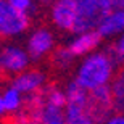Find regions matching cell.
<instances>
[{
    "label": "cell",
    "instance_id": "obj_10",
    "mask_svg": "<svg viewBox=\"0 0 124 124\" xmlns=\"http://www.w3.org/2000/svg\"><path fill=\"white\" fill-rule=\"evenodd\" d=\"M95 31L101 39L124 34V8L101 15L98 23H97Z\"/></svg>",
    "mask_w": 124,
    "mask_h": 124
},
{
    "label": "cell",
    "instance_id": "obj_2",
    "mask_svg": "<svg viewBox=\"0 0 124 124\" xmlns=\"http://www.w3.org/2000/svg\"><path fill=\"white\" fill-rule=\"evenodd\" d=\"M31 16L11 8L5 0H0V37L11 39L18 37L29 29Z\"/></svg>",
    "mask_w": 124,
    "mask_h": 124
},
{
    "label": "cell",
    "instance_id": "obj_8",
    "mask_svg": "<svg viewBox=\"0 0 124 124\" xmlns=\"http://www.w3.org/2000/svg\"><path fill=\"white\" fill-rule=\"evenodd\" d=\"M45 74L39 69H26L23 73L16 74L11 79V87H15L21 95H31V93L40 92L45 87Z\"/></svg>",
    "mask_w": 124,
    "mask_h": 124
},
{
    "label": "cell",
    "instance_id": "obj_5",
    "mask_svg": "<svg viewBox=\"0 0 124 124\" xmlns=\"http://www.w3.org/2000/svg\"><path fill=\"white\" fill-rule=\"evenodd\" d=\"M78 13V23L74 34L93 31L101 16V10L98 0H73Z\"/></svg>",
    "mask_w": 124,
    "mask_h": 124
},
{
    "label": "cell",
    "instance_id": "obj_13",
    "mask_svg": "<svg viewBox=\"0 0 124 124\" xmlns=\"http://www.w3.org/2000/svg\"><path fill=\"white\" fill-rule=\"evenodd\" d=\"M0 95H2L3 106H5V110H7V113L15 115V113H18V111L23 108V105H24V95H21V93H19L15 87H11V85L7 87L3 92L0 93Z\"/></svg>",
    "mask_w": 124,
    "mask_h": 124
},
{
    "label": "cell",
    "instance_id": "obj_7",
    "mask_svg": "<svg viewBox=\"0 0 124 124\" xmlns=\"http://www.w3.org/2000/svg\"><path fill=\"white\" fill-rule=\"evenodd\" d=\"M89 113L93 118L95 124H103L106 118L113 115V100L108 85L100 89H95L92 92H89V103H87Z\"/></svg>",
    "mask_w": 124,
    "mask_h": 124
},
{
    "label": "cell",
    "instance_id": "obj_9",
    "mask_svg": "<svg viewBox=\"0 0 124 124\" xmlns=\"http://www.w3.org/2000/svg\"><path fill=\"white\" fill-rule=\"evenodd\" d=\"M100 42H101V37L98 36L97 31L93 29V31L76 34L74 39L66 45V48H68V52L74 56V58H76V56H82L84 58V56L93 53V52L98 48Z\"/></svg>",
    "mask_w": 124,
    "mask_h": 124
},
{
    "label": "cell",
    "instance_id": "obj_16",
    "mask_svg": "<svg viewBox=\"0 0 124 124\" xmlns=\"http://www.w3.org/2000/svg\"><path fill=\"white\" fill-rule=\"evenodd\" d=\"M74 56L68 52L66 47H61V48H56L55 53H53V63L58 68H69V64L73 63Z\"/></svg>",
    "mask_w": 124,
    "mask_h": 124
},
{
    "label": "cell",
    "instance_id": "obj_6",
    "mask_svg": "<svg viewBox=\"0 0 124 124\" xmlns=\"http://www.w3.org/2000/svg\"><path fill=\"white\" fill-rule=\"evenodd\" d=\"M50 19L55 24V28L64 32L76 31V23H78V13L73 0H55L50 5Z\"/></svg>",
    "mask_w": 124,
    "mask_h": 124
},
{
    "label": "cell",
    "instance_id": "obj_21",
    "mask_svg": "<svg viewBox=\"0 0 124 124\" xmlns=\"http://www.w3.org/2000/svg\"><path fill=\"white\" fill-rule=\"evenodd\" d=\"M5 115H7V110H5V106H3V100H2V95H0V118H3Z\"/></svg>",
    "mask_w": 124,
    "mask_h": 124
},
{
    "label": "cell",
    "instance_id": "obj_14",
    "mask_svg": "<svg viewBox=\"0 0 124 124\" xmlns=\"http://www.w3.org/2000/svg\"><path fill=\"white\" fill-rule=\"evenodd\" d=\"M39 124H66L63 110H56V108L44 106Z\"/></svg>",
    "mask_w": 124,
    "mask_h": 124
},
{
    "label": "cell",
    "instance_id": "obj_19",
    "mask_svg": "<svg viewBox=\"0 0 124 124\" xmlns=\"http://www.w3.org/2000/svg\"><path fill=\"white\" fill-rule=\"evenodd\" d=\"M103 124H124V113H113L103 121Z\"/></svg>",
    "mask_w": 124,
    "mask_h": 124
},
{
    "label": "cell",
    "instance_id": "obj_15",
    "mask_svg": "<svg viewBox=\"0 0 124 124\" xmlns=\"http://www.w3.org/2000/svg\"><path fill=\"white\" fill-rule=\"evenodd\" d=\"M110 58L113 60L115 64H119V63H124V34L118 36V39L115 40L113 47L110 48Z\"/></svg>",
    "mask_w": 124,
    "mask_h": 124
},
{
    "label": "cell",
    "instance_id": "obj_17",
    "mask_svg": "<svg viewBox=\"0 0 124 124\" xmlns=\"http://www.w3.org/2000/svg\"><path fill=\"white\" fill-rule=\"evenodd\" d=\"M5 2L16 11H21V13H26V15H31L36 10L34 0H5Z\"/></svg>",
    "mask_w": 124,
    "mask_h": 124
},
{
    "label": "cell",
    "instance_id": "obj_12",
    "mask_svg": "<svg viewBox=\"0 0 124 124\" xmlns=\"http://www.w3.org/2000/svg\"><path fill=\"white\" fill-rule=\"evenodd\" d=\"M42 98H44V106L64 110L66 95H64L63 89L56 87V85H47V87L42 89Z\"/></svg>",
    "mask_w": 124,
    "mask_h": 124
},
{
    "label": "cell",
    "instance_id": "obj_20",
    "mask_svg": "<svg viewBox=\"0 0 124 124\" xmlns=\"http://www.w3.org/2000/svg\"><path fill=\"white\" fill-rule=\"evenodd\" d=\"M55 0H34L36 5H52Z\"/></svg>",
    "mask_w": 124,
    "mask_h": 124
},
{
    "label": "cell",
    "instance_id": "obj_18",
    "mask_svg": "<svg viewBox=\"0 0 124 124\" xmlns=\"http://www.w3.org/2000/svg\"><path fill=\"white\" fill-rule=\"evenodd\" d=\"M98 3H100L101 15L124 8V0H98Z\"/></svg>",
    "mask_w": 124,
    "mask_h": 124
},
{
    "label": "cell",
    "instance_id": "obj_4",
    "mask_svg": "<svg viewBox=\"0 0 124 124\" xmlns=\"http://www.w3.org/2000/svg\"><path fill=\"white\" fill-rule=\"evenodd\" d=\"M53 47H55L53 32L47 28H37L29 34L24 50L31 60H42L44 56L52 53Z\"/></svg>",
    "mask_w": 124,
    "mask_h": 124
},
{
    "label": "cell",
    "instance_id": "obj_1",
    "mask_svg": "<svg viewBox=\"0 0 124 124\" xmlns=\"http://www.w3.org/2000/svg\"><path fill=\"white\" fill-rule=\"evenodd\" d=\"M116 64L110 58L108 52H95L84 56L78 71L74 82L81 85L85 92H92L95 89L105 87L111 82L115 76Z\"/></svg>",
    "mask_w": 124,
    "mask_h": 124
},
{
    "label": "cell",
    "instance_id": "obj_3",
    "mask_svg": "<svg viewBox=\"0 0 124 124\" xmlns=\"http://www.w3.org/2000/svg\"><path fill=\"white\" fill-rule=\"evenodd\" d=\"M31 63V58L23 47L19 45H5L0 48V73L16 76L26 71Z\"/></svg>",
    "mask_w": 124,
    "mask_h": 124
},
{
    "label": "cell",
    "instance_id": "obj_11",
    "mask_svg": "<svg viewBox=\"0 0 124 124\" xmlns=\"http://www.w3.org/2000/svg\"><path fill=\"white\" fill-rule=\"evenodd\" d=\"M111 93V100H113V110L116 113H124V69L119 73H116L108 84Z\"/></svg>",
    "mask_w": 124,
    "mask_h": 124
}]
</instances>
